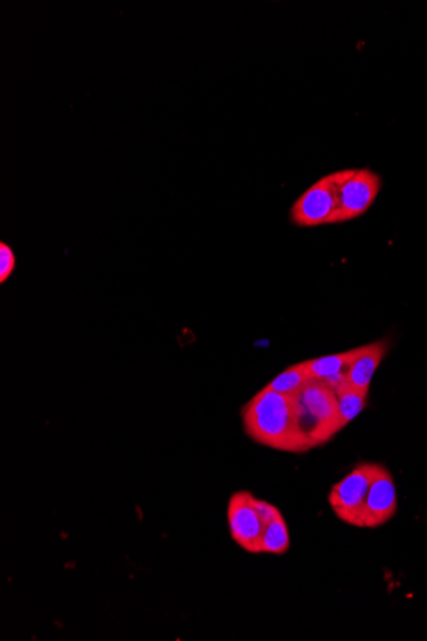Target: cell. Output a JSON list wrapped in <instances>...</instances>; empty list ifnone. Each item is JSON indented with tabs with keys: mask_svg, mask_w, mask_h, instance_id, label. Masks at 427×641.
<instances>
[{
	"mask_svg": "<svg viewBox=\"0 0 427 641\" xmlns=\"http://www.w3.org/2000/svg\"><path fill=\"white\" fill-rule=\"evenodd\" d=\"M310 380L311 378L302 361V363L285 369L283 373L279 374L267 385V389L287 394V396H294L295 393L305 387Z\"/></svg>",
	"mask_w": 427,
	"mask_h": 641,
	"instance_id": "obj_11",
	"label": "cell"
},
{
	"mask_svg": "<svg viewBox=\"0 0 427 641\" xmlns=\"http://www.w3.org/2000/svg\"><path fill=\"white\" fill-rule=\"evenodd\" d=\"M243 430L261 446L306 454L316 445L301 430L292 396L264 389L242 410Z\"/></svg>",
	"mask_w": 427,
	"mask_h": 641,
	"instance_id": "obj_1",
	"label": "cell"
},
{
	"mask_svg": "<svg viewBox=\"0 0 427 641\" xmlns=\"http://www.w3.org/2000/svg\"><path fill=\"white\" fill-rule=\"evenodd\" d=\"M290 533L283 516L267 525L264 537H262L261 554L282 556L290 549Z\"/></svg>",
	"mask_w": 427,
	"mask_h": 641,
	"instance_id": "obj_12",
	"label": "cell"
},
{
	"mask_svg": "<svg viewBox=\"0 0 427 641\" xmlns=\"http://www.w3.org/2000/svg\"><path fill=\"white\" fill-rule=\"evenodd\" d=\"M252 504L253 507L257 508L260 519L262 520V523H264L265 528L267 525L277 520L278 517L283 516L275 506L265 503V500H261L253 497Z\"/></svg>",
	"mask_w": 427,
	"mask_h": 641,
	"instance_id": "obj_14",
	"label": "cell"
},
{
	"mask_svg": "<svg viewBox=\"0 0 427 641\" xmlns=\"http://www.w3.org/2000/svg\"><path fill=\"white\" fill-rule=\"evenodd\" d=\"M376 464H361L332 488L331 507L343 523L365 528L366 500Z\"/></svg>",
	"mask_w": 427,
	"mask_h": 641,
	"instance_id": "obj_4",
	"label": "cell"
},
{
	"mask_svg": "<svg viewBox=\"0 0 427 641\" xmlns=\"http://www.w3.org/2000/svg\"><path fill=\"white\" fill-rule=\"evenodd\" d=\"M292 397L301 430L316 447L326 445L343 430L339 400L330 384L311 378Z\"/></svg>",
	"mask_w": 427,
	"mask_h": 641,
	"instance_id": "obj_2",
	"label": "cell"
},
{
	"mask_svg": "<svg viewBox=\"0 0 427 641\" xmlns=\"http://www.w3.org/2000/svg\"><path fill=\"white\" fill-rule=\"evenodd\" d=\"M396 483L387 467L376 464L366 500L365 528L375 529L397 514Z\"/></svg>",
	"mask_w": 427,
	"mask_h": 641,
	"instance_id": "obj_7",
	"label": "cell"
},
{
	"mask_svg": "<svg viewBox=\"0 0 427 641\" xmlns=\"http://www.w3.org/2000/svg\"><path fill=\"white\" fill-rule=\"evenodd\" d=\"M250 492H237L229 499L228 524L232 539L250 554H261L265 525L252 504Z\"/></svg>",
	"mask_w": 427,
	"mask_h": 641,
	"instance_id": "obj_6",
	"label": "cell"
},
{
	"mask_svg": "<svg viewBox=\"0 0 427 641\" xmlns=\"http://www.w3.org/2000/svg\"><path fill=\"white\" fill-rule=\"evenodd\" d=\"M364 347L346 352L335 353V355L324 356L303 361L308 373L312 380H322L335 387L346 376L347 369L363 351Z\"/></svg>",
	"mask_w": 427,
	"mask_h": 641,
	"instance_id": "obj_9",
	"label": "cell"
},
{
	"mask_svg": "<svg viewBox=\"0 0 427 641\" xmlns=\"http://www.w3.org/2000/svg\"><path fill=\"white\" fill-rule=\"evenodd\" d=\"M389 351V341L379 340L363 348L360 355L350 365L346 372V380L350 384L355 385V387L368 391L369 384H372L373 376L381 366L382 361Z\"/></svg>",
	"mask_w": 427,
	"mask_h": 641,
	"instance_id": "obj_8",
	"label": "cell"
},
{
	"mask_svg": "<svg viewBox=\"0 0 427 641\" xmlns=\"http://www.w3.org/2000/svg\"><path fill=\"white\" fill-rule=\"evenodd\" d=\"M341 180L339 170L310 186L292 205V224L301 228L339 224Z\"/></svg>",
	"mask_w": 427,
	"mask_h": 641,
	"instance_id": "obj_3",
	"label": "cell"
},
{
	"mask_svg": "<svg viewBox=\"0 0 427 641\" xmlns=\"http://www.w3.org/2000/svg\"><path fill=\"white\" fill-rule=\"evenodd\" d=\"M18 267V258L10 245L0 242V283L4 285Z\"/></svg>",
	"mask_w": 427,
	"mask_h": 641,
	"instance_id": "obj_13",
	"label": "cell"
},
{
	"mask_svg": "<svg viewBox=\"0 0 427 641\" xmlns=\"http://www.w3.org/2000/svg\"><path fill=\"white\" fill-rule=\"evenodd\" d=\"M383 180L369 168L342 170L339 224L363 217L379 195Z\"/></svg>",
	"mask_w": 427,
	"mask_h": 641,
	"instance_id": "obj_5",
	"label": "cell"
},
{
	"mask_svg": "<svg viewBox=\"0 0 427 641\" xmlns=\"http://www.w3.org/2000/svg\"><path fill=\"white\" fill-rule=\"evenodd\" d=\"M333 390L336 400H339L342 424L347 426L366 407L368 391L357 389L346 380L341 381Z\"/></svg>",
	"mask_w": 427,
	"mask_h": 641,
	"instance_id": "obj_10",
	"label": "cell"
}]
</instances>
